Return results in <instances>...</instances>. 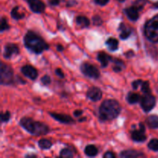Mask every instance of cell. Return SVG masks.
<instances>
[{
	"label": "cell",
	"mask_w": 158,
	"mask_h": 158,
	"mask_svg": "<svg viewBox=\"0 0 158 158\" xmlns=\"http://www.w3.org/2000/svg\"><path fill=\"white\" fill-rule=\"evenodd\" d=\"M24 45L29 50L35 54L42 53L49 48L46 42L33 31H28L25 35Z\"/></svg>",
	"instance_id": "obj_1"
},
{
	"label": "cell",
	"mask_w": 158,
	"mask_h": 158,
	"mask_svg": "<svg viewBox=\"0 0 158 158\" xmlns=\"http://www.w3.org/2000/svg\"><path fill=\"white\" fill-rule=\"evenodd\" d=\"M121 112L120 103L115 100H106L101 103L99 109L100 119L103 121L117 118Z\"/></svg>",
	"instance_id": "obj_2"
},
{
	"label": "cell",
	"mask_w": 158,
	"mask_h": 158,
	"mask_svg": "<svg viewBox=\"0 0 158 158\" xmlns=\"http://www.w3.org/2000/svg\"><path fill=\"white\" fill-rule=\"evenodd\" d=\"M20 126L32 135H46L49 133V128L42 122L35 121L29 117H23L19 121Z\"/></svg>",
	"instance_id": "obj_3"
},
{
	"label": "cell",
	"mask_w": 158,
	"mask_h": 158,
	"mask_svg": "<svg viewBox=\"0 0 158 158\" xmlns=\"http://www.w3.org/2000/svg\"><path fill=\"white\" fill-rule=\"evenodd\" d=\"M144 34L152 43H158V14L148 20L144 26Z\"/></svg>",
	"instance_id": "obj_4"
},
{
	"label": "cell",
	"mask_w": 158,
	"mask_h": 158,
	"mask_svg": "<svg viewBox=\"0 0 158 158\" xmlns=\"http://www.w3.org/2000/svg\"><path fill=\"white\" fill-rule=\"evenodd\" d=\"M0 79L2 85H11L13 83V70L12 67L5 63H1Z\"/></svg>",
	"instance_id": "obj_5"
},
{
	"label": "cell",
	"mask_w": 158,
	"mask_h": 158,
	"mask_svg": "<svg viewBox=\"0 0 158 158\" xmlns=\"http://www.w3.org/2000/svg\"><path fill=\"white\" fill-rule=\"evenodd\" d=\"M80 70L86 77L92 79H98L100 77V73L99 69L95 66L89 64L88 63H84L80 66Z\"/></svg>",
	"instance_id": "obj_6"
},
{
	"label": "cell",
	"mask_w": 158,
	"mask_h": 158,
	"mask_svg": "<svg viewBox=\"0 0 158 158\" xmlns=\"http://www.w3.org/2000/svg\"><path fill=\"white\" fill-rule=\"evenodd\" d=\"M156 105V98L151 94H144L143 97L140 99V106L144 112L148 113L152 110L153 108Z\"/></svg>",
	"instance_id": "obj_7"
},
{
	"label": "cell",
	"mask_w": 158,
	"mask_h": 158,
	"mask_svg": "<svg viewBox=\"0 0 158 158\" xmlns=\"http://www.w3.org/2000/svg\"><path fill=\"white\" fill-rule=\"evenodd\" d=\"M139 130H134L131 132V138L135 142H144L147 140V136L145 135V127L142 123H139Z\"/></svg>",
	"instance_id": "obj_8"
},
{
	"label": "cell",
	"mask_w": 158,
	"mask_h": 158,
	"mask_svg": "<svg viewBox=\"0 0 158 158\" xmlns=\"http://www.w3.org/2000/svg\"><path fill=\"white\" fill-rule=\"evenodd\" d=\"M19 53V49L16 45L13 43H8L4 48L3 57L6 60H9L15 56L18 55Z\"/></svg>",
	"instance_id": "obj_9"
},
{
	"label": "cell",
	"mask_w": 158,
	"mask_h": 158,
	"mask_svg": "<svg viewBox=\"0 0 158 158\" xmlns=\"http://www.w3.org/2000/svg\"><path fill=\"white\" fill-rule=\"evenodd\" d=\"M102 96H103V93H102L101 89L96 86L90 87L86 93V97L94 102H97L101 100Z\"/></svg>",
	"instance_id": "obj_10"
},
{
	"label": "cell",
	"mask_w": 158,
	"mask_h": 158,
	"mask_svg": "<svg viewBox=\"0 0 158 158\" xmlns=\"http://www.w3.org/2000/svg\"><path fill=\"white\" fill-rule=\"evenodd\" d=\"M28 2L30 9L35 13H42L46 9V5L41 0H29Z\"/></svg>",
	"instance_id": "obj_11"
},
{
	"label": "cell",
	"mask_w": 158,
	"mask_h": 158,
	"mask_svg": "<svg viewBox=\"0 0 158 158\" xmlns=\"http://www.w3.org/2000/svg\"><path fill=\"white\" fill-rule=\"evenodd\" d=\"M21 71L25 77H28L29 79L34 80L38 77V72L36 69L30 65H26L21 68Z\"/></svg>",
	"instance_id": "obj_12"
},
{
	"label": "cell",
	"mask_w": 158,
	"mask_h": 158,
	"mask_svg": "<svg viewBox=\"0 0 158 158\" xmlns=\"http://www.w3.org/2000/svg\"><path fill=\"white\" fill-rule=\"evenodd\" d=\"M49 115L55 119L57 121L60 122L62 123H66V124H72V123H75L73 119L69 115L66 114H56V113H49Z\"/></svg>",
	"instance_id": "obj_13"
},
{
	"label": "cell",
	"mask_w": 158,
	"mask_h": 158,
	"mask_svg": "<svg viewBox=\"0 0 158 158\" xmlns=\"http://www.w3.org/2000/svg\"><path fill=\"white\" fill-rule=\"evenodd\" d=\"M124 12L126 13L128 19L131 21L135 22L139 19V10L135 6H133L131 7L126 8L124 9Z\"/></svg>",
	"instance_id": "obj_14"
},
{
	"label": "cell",
	"mask_w": 158,
	"mask_h": 158,
	"mask_svg": "<svg viewBox=\"0 0 158 158\" xmlns=\"http://www.w3.org/2000/svg\"><path fill=\"white\" fill-rule=\"evenodd\" d=\"M120 156L123 158H133V157H144V154L139 151L134 150H127V151H122L120 154Z\"/></svg>",
	"instance_id": "obj_15"
},
{
	"label": "cell",
	"mask_w": 158,
	"mask_h": 158,
	"mask_svg": "<svg viewBox=\"0 0 158 158\" xmlns=\"http://www.w3.org/2000/svg\"><path fill=\"white\" fill-rule=\"evenodd\" d=\"M112 56L106 54V52H99L97 55V60L100 63L102 67H106L110 62L112 60Z\"/></svg>",
	"instance_id": "obj_16"
},
{
	"label": "cell",
	"mask_w": 158,
	"mask_h": 158,
	"mask_svg": "<svg viewBox=\"0 0 158 158\" xmlns=\"http://www.w3.org/2000/svg\"><path fill=\"white\" fill-rule=\"evenodd\" d=\"M119 30L120 31V37L121 40H127V39L129 38L131 35V28L127 27L124 23H121L119 26Z\"/></svg>",
	"instance_id": "obj_17"
},
{
	"label": "cell",
	"mask_w": 158,
	"mask_h": 158,
	"mask_svg": "<svg viewBox=\"0 0 158 158\" xmlns=\"http://www.w3.org/2000/svg\"><path fill=\"white\" fill-rule=\"evenodd\" d=\"M76 22H77V24L80 26L81 29L83 28L88 27L90 24V22L89 19L86 16H83V15H79L76 19Z\"/></svg>",
	"instance_id": "obj_18"
},
{
	"label": "cell",
	"mask_w": 158,
	"mask_h": 158,
	"mask_svg": "<svg viewBox=\"0 0 158 158\" xmlns=\"http://www.w3.org/2000/svg\"><path fill=\"white\" fill-rule=\"evenodd\" d=\"M84 153L86 156L88 157H95L98 154V149H97V147L95 145L89 144L84 149Z\"/></svg>",
	"instance_id": "obj_19"
},
{
	"label": "cell",
	"mask_w": 158,
	"mask_h": 158,
	"mask_svg": "<svg viewBox=\"0 0 158 158\" xmlns=\"http://www.w3.org/2000/svg\"><path fill=\"white\" fill-rule=\"evenodd\" d=\"M106 45L110 51H116L118 49L119 41L115 38H109L106 42Z\"/></svg>",
	"instance_id": "obj_20"
},
{
	"label": "cell",
	"mask_w": 158,
	"mask_h": 158,
	"mask_svg": "<svg viewBox=\"0 0 158 158\" xmlns=\"http://www.w3.org/2000/svg\"><path fill=\"white\" fill-rule=\"evenodd\" d=\"M147 123L152 129H158V116L151 115L147 118Z\"/></svg>",
	"instance_id": "obj_21"
},
{
	"label": "cell",
	"mask_w": 158,
	"mask_h": 158,
	"mask_svg": "<svg viewBox=\"0 0 158 158\" xmlns=\"http://www.w3.org/2000/svg\"><path fill=\"white\" fill-rule=\"evenodd\" d=\"M19 9L20 7H19V6H15V7H14L13 9H12V11H11V16H12V19L19 20L24 18L25 13L24 12H20Z\"/></svg>",
	"instance_id": "obj_22"
},
{
	"label": "cell",
	"mask_w": 158,
	"mask_h": 158,
	"mask_svg": "<svg viewBox=\"0 0 158 158\" xmlns=\"http://www.w3.org/2000/svg\"><path fill=\"white\" fill-rule=\"evenodd\" d=\"M127 102L130 104H135V103L140 101V97L138 94L131 92L127 94Z\"/></svg>",
	"instance_id": "obj_23"
},
{
	"label": "cell",
	"mask_w": 158,
	"mask_h": 158,
	"mask_svg": "<svg viewBox=\"0 0 158 158\" xmlns=\"http://www.w3.org/2000/svg\"><path fill=\"white\" fill-rule=\"evenodd\" d=\"M114 66L113 67V69H114V72L119 73L120 71L123 70L125 68V63H123V61L119 60V59H116V60H114Z\"/></svg>",
	"instance_id": "obj_24"
},
{
	"label": "cell",
	"mask_w": 158,
	"mask_h": 158,
	"mask_svg": "<svg viewBox=\"0 0 158 158\" xmlns=\"http://www.w3.org/2000/svg\"><path fill=\"white\" fill-rule=\"evenodd\" d=\"M38 144L39 147H40L41 149L48 150L49 149V148H51L52 143L50 140H47V139H41L40 140H39Z\"/></svg>",
	"instance_id": "obj_25"
},
{
	"label": "cell",
	"mask_w": 158,
	"mask_h": 158,
	"mask_svg": "<svg viewBox=\"0 0 158 158\" xmlns=\"http://www.w3.org/2000/svg\"><path fill=\"white\" fill-rule=\"evenodd\" d=\"M148 148L153 151H158V139H152L148 143Z\"/></svg>",
	"instance_id": "obj_26"
},
{
	"label": "cell",
	"mask_w": 158,
	"mask_h": 158,
	"mask_svg": "<svg viewBox=\"0 0 158 158\" xmlns=\"http://www.w3.org/2000/svg\"><path fill=\"white\" fill-rule=\"evenodd\" d=\"M60 157H62L69 158V157H73V153L72 152V151L68 149V148H64V149H63L61 151H60Z\"/></svg>",
	"instance_id": "obj_27"
},
{
	"label": "cell",
	"mask_w": 158,
	"mask_h": 158,
	"mask_svg": "<svg viewBox=\"0 0 158 158\" xmlns=\"http://www.w3.org/2000/svg\"><path fill=\"white\" fill-rule=\"evenodd\" d=\"M141 91L144 94H151V88H150V84L149 82L148 81H143L141 84Z\"/></svg>",
	"instance_id": "obj_28"
},
{
	"label": "cell",
	"mask_w": 158,
	"mask_h": 158,
	"mask_svg": "<svg viewBox=\"0 0 158 158\" xmlns=\"http://www.w3.org/2000/svg\"><path fill=\"white\" fill-rule=\"evenodd\" d=\"M147 3V0H137L134 2V6H135L139 11L142 10Z\"/></svg>",
	"instance_id": "obj_29"
},
{
	"label": "cell",
	"mask_w": 158,
	"mask_h": 158,
	"mask_svg": "<svg viewBox=\"0 0 158 158\" xmlns=\"http://www.w3.org/2000/svg\"><path fill=\"white\" fill-rule=\"evenodd\" d=\"M9 29V26L7 23V19L4 17L1 19V26H0V31L2 32H4L5 30H8Z\"/></svg>",
	"instance_id": "obj_30"
},
{
	"label": "cell",
	"mask_w": 158,
	"mask_h": 158,
	"mask_svg": "<svg viewBox=\"0 0 158 158\" xmlns=\"http://www.w3.org/2000/svg\"><path fill=\"white\" fill-rule=\"evenodd\" d=\"M10 119V113L9 111H6L5 113H2L1 114V121L2 123H6L8 122Z\"/></svg>",
	"instance_id": "obj_31"
},
{
	"label": "cell",
	"mask_w": 158,
	"mask_h": 158,
	"mask_svg": "<svg viewBox=\"0 0 158 158\" xmlns=\"http://www.w3.org/2000/svg\"><path fill=\"white\" fill-rule=\"evenodd\" d=\"M41 82H42V83H43V85H45V86H47V85L50 84L51 78L49 77V76L46 75V76H44V77H42Z\"/></svg>",
	"instance_id": "obj_32"
},
{
	"label": "cell",
	"mask_w": 158,
	"mask_h": 158,
	"mask_svg": "<svg viewBox=\"0 0 158 158\" xmlns=\"http://www.w3.org/2000/svg\"><path fill=\"white\" fill-rule=\"evenodd\" d=\"M94 24L96 25V26H100V25H101L102 23H103V20H102V19L100 18V16H98V15H96V16L94 17Z\"/></svg>",
	"instance_id": "obj_33"
},
{
	"label": "cell",
	"mask_w": 158,
	"mask_h": 158,
	"mask_svg": "<svg viewBox=\"0 0 158 158\" xmlns=\"http://www.w3.org/2000/svg\"><path fill=\"white\" fill-rule=\"evenodd\" d=\"M142 83H143V81H142L141 80H135V81H134L132 83L133 89H135V90L136 89H137L138 86H140V85H141Z\"/></svg>",
	"instance_id": "obj_34"
},
{
	"label": "cell",
	"mask_w": 158,
	"mask_h": 158,
	"mask_svg": "<svg viewBox=\"0 0 158 158\" xmlns=\"http://www.w3.org/2000/svg\"><path fill=\"white\" fill-rule=\"evenodd\" d=\"M110 0H94V2L99 6H105L109 2Z\"/></svg>",
	"instance_id": "obj_35"
},
{
	"label": "cell",
	"mask_w": 158,
	"mask_h": 158,
	"mask_svg": "<svg viewBox=\"0 0 158 158\" xmlns=\"http://www.w3.org/2000/svg\"><path fill=\"white\" fill-rule=\"evenodd\" d=\"M55 73L56 74V75L58 76V77H60V78H61V79L64 78V73H63V70H62L61 69H60V68H58V69H56Z\"/></svg>",
	"instance_id": "obj_36"
},
{
	"label": "cell",
	"mask_w": 158,
	"mask_h": 158,
	"mask_svg": "<svg viewBox=\"0 0 158 158\" xmlns=\"http://www.w3.org/2000/svg\"><path fill=\"white\" fill-rule=\"evenodd\" d=\"M103 157L104 158H114L115 157V154H114L113 152H111V151H107V152H106V154L103 155Z\"/></svg>",
	"instance_id": "obj_37"
},
{
	"label": "cell",
	"mask_w": 158,
	"mask_h": 158,
	"mask_svg": "<svg viewBox=\"0 0 158 158\" xmlns=\"http://www.w3.org/2000/svg\"><path fill=\"white\" fill-rule=\"evenodd\" d=\"M48 2H49V5H51V6H58V5L60 4V0H48Z\"/></svg>",
	"instance_id": "obj_38"
},
{
	"label": "cell",
	"mask_w": 158,
	"mask_h": 158,
	"mask_svg": "<svg viewBox=\"0 0 158 158\" xmlns=\"http://www.w3.org/2000/svg\"><path fill=\"white\" fill-rule=\"evenodd\" d=\"M82 114H83V111L82 110H75L73 113V115L77 117H79L80 116H81Z\"/></svg>",
	"instance_id": "obj_39"
},
{
	"label": "cell",
	"mask_w": 158,
	"mask_h": 158,
	"mask_svg": "<svg viewBox=\"0 0 158 158\" xmlns=\"http://www.w3.org/2000/svg\"><path fill=\"white\" fill-rule=\"evenodd\" d=\"M125 56H126L127 58H131V57L134 56V53L133 51H128V52H127L126 53H125Z\"/></svg>",
	"instance_id": "obj_40"
},
{
	"label": "cell",
	"mask_w": 158,
	"mask_h": 158,
	"mask_svg": "<svg viewBox=\"0 0 158 158\" xmlns=\"http://www.w3.org/2000/svg\"><path fill=\"white\" fill-rule=\"evenodd\" d=\"M56 49H57V50L60 51V52H62V51H63L64 48H63V46H62V45H57Z\"/></svg>",
	"instance_id": "obj_41"
},
{
	"label": "cell",
	"mask_w": 158,
	"mask_h": 158,
	"mask_svg": "<svg viewBox=\"0 0 158 158\" xmlns=\"http://www.w3.org/2000/svg\"><path fill=\"white\" fill-rule=\"evenodd\" d=\"M84 120H86V117H83V118H82V119H79V122H83Z\"/></svg>",
	"instance_id": "obj_42"
},
{
	"label": "cell",
	"mask_w": 158,
	"mask_h": 158,
	"mask_svg": "<svg viewBox=\"0 0 158 158\" xmlns=\"http://www.w3.org/2000/svg\"><path fill=\"white\" fill-rule=\"evenodd\" d=\"M26 157H35V155H32V154H29V155H26Z\"/></svg>",
	"instance_id": "obj_43"
},
{
	"label": "cell",
	"mask_w": 158,
	"mask_h": 158,
	"mask_svg": "<svg viewBox=\"0 0 158 158\" xmlns=\"http://www.w3.org/2000/svg\"><path fill=\"white\" fill-rule=\"evenodd\" d=\"M117 1L120 2H124V1H125V0H117Z\"/></svg>",
	"instance_id": "obj_44"
},
{
	"label": "cell",
	"mask_w": 158,
	"mask_h": 158,
	"mask_svg": "<svg viewBox=\"0 0 158 158\" xmlns=\"http://www.w3.org/2000/svg\"><path fill=\"white\" fill-rule=\"evenodd\" d=\"M26 1H27V2H29V0H26Z\"/></svg>",
	"instance_id": "obj_45"
}]
</instances>
